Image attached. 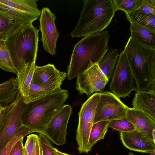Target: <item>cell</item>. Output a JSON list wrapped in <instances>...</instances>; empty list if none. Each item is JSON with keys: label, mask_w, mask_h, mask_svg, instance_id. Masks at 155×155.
Segmentation results:
<instances>
[{"label": "cell", "mask_w": 155, "mask_h": 155, "mask_svg": "<svg viewBox=\"0 0 155 155\" xmlns=\"http://www.w3.org/2000/svg\"><path fill=\"white\" fill-rule=\"evenodd\" d=\"M39 30L32 24L16 23L7 33L1 36L18 73L28 64L35 63Z\"/></svg>", "instance_id": "cell-1"}, {"label": "cell", "mask_w": 155, "mask_h": 155, "mask_svg": "<svg viewBox=\"0 0 155 155\" xmlns=\"http://www.w3.org/2000/svg\"><path fill=\"white\" fill-rule=\"evenodd\" d=\"M109 38L107 31H102L85 36L75 44L68 68V80L99 63L108 50Z\"/></svg>", "instance_id": "cell-2"}, {"label": "cell", "mask_w": 155, "mask_h": 155, "mask_svg": "<svg viewBox=\"0 0 155 155\" xmlns=\"http://www.w3.org/2000/svg\"><path fill=\"white\" fill-rule=\"evenodd\" d=\"M136 84V91L155 92V48L130 37L124 50Z\"/></svg>", "instance_id": "cell-3"}, {"label": "cell", "mask_w": 155, "mask_h": 155, "mask_svg": "<svg viewBox=\"0 0 155 155\" xmlns=\"http://www.w3.org/2000/svg\"><path fill=\"white\" fill-rule=\"evenodd\" d=\"M68 91L60 89L25 104L22 115L23 125L43 134L51 120L65 105Z\"/></svg>", "instance_id": "cell-4"}, {"label": "cell", "mask_w": 155, "mask_h": 155, "mask_svg": "<svg viewBox=\"0 0 155 155\" xmlns=\"http://www.w3.org/2000/svg\"><path fill=\"white\" fill-rule=\"evenodd\" d=\"M72 38L85 36L102 31L108 26L116 11L113 0H85Z\"/></svg>", "instance_id": "cell-5"}, {"label": "cell", "mask_w": 155, "mask_h": 155, "mask_svg": "<svg viewBox=\"0 0 155 155\" xmlns=\"http://www.w3.org/2000/svg\"><path fill=\"white\" fill-rule=\"evenodd\" d=\"M66 73L58 70L52 64L35 66L31 88L34 93L42 97L61 89L63 81L67 77Z\"/></svg>", "instance_id": "cell-6"}, {"label": "cell", "mask_w": 155, "mask_h": 155, "mask_svg": "<svg viewBox=\"0 0 155 155\" xmlns=\"http://www.w3.org/2000/svg\"><path fill=\"white\" fill-rule=\"evenodd\" d=\"M100 93H95L90 96L82 104L78 113L76 140L80 153L88 152L89 138L94 124L96 109Z\"/></svg>", "instance_id": "cell-7"}, {"label": "cell", "mask_w": 155, "mask_h": 155, "mask_svg": "<svg viewBox=\"0 0 155 155\" xmlns=\"http://www.w3.org/2000/svg\"><path fill=\"white\" fill-rule=\"evenodd\" d=\"M25 105L24 98L18 91L16 99L3 106L4 115L0 130V151L23 125L22 115Z\"/></svg>", "instance_id": "cell-8"}, {"label": "cell", "mask_w": 155, "mask_h": 155, "mask_svg": "<svg viewBox=\"0 0 155 155\" xmlns=\"http://www.w3.org/2000/svg\"><path fill=\"white\" fill-rule=\"evenodd\" d=\"M109 89L118 98L130 97L133 91H136V84L124 51L119 54Z\"/></svg>", "instance_id": "cell-9"}, {"label": "cell", "mask_w": 155, "mask_h": 155, "mask_svg": "<svg viewBox=\"0 0 155 155\" xmlns=\"http://www.w3.org/2000/svg\"><path fill=\"white\" fill-rule=\"evenodd\" d=\"M129 107L113 93H101L96 107L94 124L102 121L112 120L126 117Z\"/></svg>", "instance_id": "cell-10"}, {"label": "cell", "mask_w": 155, "mask_h": 155, "mask_svg": "<svg viewBox=\"0 0 155 155\" xmlns=\"http://www.w3.org/2000/svg\"><path fill=\"white\" fill-rule=\"evenodd\" d=\"M109 81L95 64L78 76L76 89L80 95L89 96L94 92H103Z\"/></svg>", "instance_id": "cell-11"}, {"label": "cell", "mask_w": 155, "mask_h": 155, "mask_svg": "<svg viewBox=\"0 0 155 155\" xmlns=\"http://www.w3.org/2000/svg\"><path fill=\"white\" fill-rule=\"evenodd\" d=\"M72 113L71 107L64 105L47 125L43 134L57 145L65 144L67 125Z\"/></svg>", "instance_id": "cell-12"}, {"label": "cell", "mask_w": 155, "mask_h": 155, "mask_svg": "<svg viewBox=\"0 0 155 155\" xmlns=\"http://www.w3.org/2000/svg\"><path fill=\"white\" fill-rule=\"evenodd\" d=\"M56 16L50 9L45 7L41 11L39 18L41 40L45 50L51 55L56 54V44L59 33L55 23Z\"/></svg>", "instance_id": "cell-13"}, {"label": "cell", "mask_w": 155, "mask_h": 155, "mask_svg": "<svg viewBox=\"0 0 155 155\" xmlns=\"http://www.w3.org/2000/svg\"><path fill=\"white\" fill-rule=\"evenodd\" d=\"M120 137L124 145L131 150L150 153L155 152V141L144 132L135 129L120 132Z\"/></svg>", "instance_id": "cell-14"}, {"label": "cell", "mask_w": 155, "mask_h": 155, "mask_svg": "<svg viewBox=\"0 0 155 155\" xmlns=\"http://www.w3.org/2000/svg\"><path fill=\"white\" fill-rule=\"evenodd\" d=\"M126 117L135 129L146 133L155 141V121L133 107L129 108Z\"/></svg>", "instance_id": "cell-15"}, {"label": "cell", "mask_w": 155, "mask_h": 155, "mask_svg": "<svg viewBox=\"0 0 155 155\" xmlns=\"http://www.w3.org/2000/svg\"><path fill=\"white\" fill-rule=\"evenodd\" d=\"M132 103L134 108L155 121V92L151 91H136Z\"/></svg>", "instance_id": "cell-16"}, {"label": "cell", "mask_w": 155, "mask_h": 155, "mask_svg": "<svg viewBox=\"0 0 155 155\" xmlns=\"http://www.w3.org/2000/svg\"><path fill=\"white\" fill-rule=\"evenodd\" d=\"M130 37L139 43L146 46L155 48V31L130 21Z\"/></svg>", "instance_id": "cell-17"}, {"label": "cell", "mask_w": 155, "mask_h": 155, "mask_svg": "<svg viewBox=\"0 0 155 155\" xmlns=\"http://www.w3.org/2000/svg\"><path fill=\"white\" fill-rule=\"evenodd\" d=\"M35 65V63L28 64L20 72L18 73L15 78L18 91L24 101L28 95Z\"/></svg>", "instance_id": "cell-18"}, {"label": "cell", "mask_w": 155, "mask_h": 155, "mask_svg": "<svg viewBox=\"0 0 155 155\" xmlns=\"http://www.w3.org/2000/svg\"><path fill=\"white\" fill-rule=\"evenodd\" d=\"M0 12L13 22L21 24H31L39 16L23 12L0 3Z\"/></svg>", "instance_id": "cell-19"}, {"label": "cell", "mask_w": 155, "mask_h": 155, "mask_svg": "<svg viewBox=\"0 0 155 155\" xmlns=\"http://www.w3.org/2000/svg\"><path fill=\"white\" fill-rule=\"evenodd\" d=\"M18 92L16 79L14 77L0 84V105L4 106L12 103Z\"/></svg>", "instance_id": "cell-20"}, {"label": "cell", "mask_w": 155, "mask_h": 155, "mask_svg": "<svg viewBox=\"0 0 155 155\" xmlns=\"http://www.w3.org/2000/svg\"><path fill=\"white\" fill-rule=\"evenodd\" d=\"M119 55L117 49L111 48L98 64L100 70L109 81L112 76Z\"/></svg>", "instance_id": "cell-21"}, {"label": "cell", "mask_w": 155, "mask_h": 155, "mask_svg": "<svg viewBox=\"0 0 155 155\" xmlns=\"http://www.w3.org/2000/svg\"><path fill=\"white\" fill-rule=\"evenodd\" d=\"M37 0H0V3L20 11L40 16L41 11L38 8Z\"/></svg>", "instance_id": "cell-22"}, {"label": "cell", "mask_w": 155, "mask_h": 155, "mask_svg": "<svg viewBox=\"0 0 155 155\" xmlns=\"http://www.w3.org/2000/svg\"><path fill=\"white\" fill-rule=\"evenodd\" d=\"M109 121H102L94 124L89 138L88 152L91 150L98 141L104 138L109 127Z\"/></svg>", "instance_id": "cell-23"}, {"label": "cell", "mask_w": 155, "mask_h": 155, "mask_svg": "<svg viewBox=\"0 0 155 155\" xmlns=\"http://www.w3.org/2000/svg\"><path fill=\"white\" fill-rule=\"evenodd\" d=\"M126 15L129 21H133L155 31V15L145 14L136 10Z\"/></svg>", "instance_id": "cell-24"}, {"label": "cell", "mask_w": 155, "mask_h": 155, "mask_svg": "<svg viewBox=\"0 0 155 155\" xmlns=\"http://www.w3.org/2000/svg\"><path fill=\"white\" fill-rule=\"evenodd\" d=\"M33 132L35 131L24 125L22 126L0 151V155H9L13 147L20 139Z\"/></svg>", "instance_id": "cell-25"}, {"label": "cell", "mask_w": 155, "mask_h": 155, "mask_svg": "<svg viewBox=\"0 0 155 155\" xmlns=\"http://www.w3.org/2000/svg\"><path fill=\"white\" fill-rule=\"evenodd\" d=\"M0 68L7 72L18 74L12 61L5 42L0 35Z\"/></svg>", "instance_id": "cell-26"}, {"label": "cell", "mask_w": 155, "mask_h": 155, "mask_svg": "<svg viewBox=\"0 0 155 155\" xmlns=\"http://www.w3.org/2000/svg\"><path fill=\"white\" fill-rule=\"evenodd\" d=\"M24 150V155H41L38 135L32 134L27 136Z\"/></svg>", "instance_id": "cell-27"}, {"label": "cell", "mask_w": 155, "mask_h": 155, "mask_svg": "<svg viewBox=\"0 0 155 155\" xmlns=\"http://www.w3.org/2000/svg\"><path fill=\"white\" fill-rule=\"evenodd\" d=\"M115 10L124 11L126 15L134 12L141 5L142 0H113Z\"/></svg>", "instance_id": "cell-28"}, {"label": "cell", "mask_w": 155, "mask_h": 155, "mask_svg": "<svg viewBox=\"0 0 155 155\" xmlns=\"http://www.w3.org/2000/svg\"><path fill=\"white\" fill-rule=\"evenodd\" d=\"M109 127L114 130L120 132H129L135 129L133 124L127 120L126 117L110 121Z\"/></svg>", "instance_id": "cell-29"}, {"label": "cell", "mask_w": 155, "mask_h": 155, "mask_svg": "<svg viewBox=\"0 0 155 155\" xmlns=\"http://www.w3.org/2000/svg\"><path fill=\"white\" fill-rule=\"evenodd\" d=\"M38 136L41 155H55L52 149L53 146L48 139L43 134H39Z\"/></svg>", "instance_id": "cell-30"}, {"label": "cell", "mask_w": 155, "mask_h": 155, "mask_svg": "<svg viewBox=\"0 0 155 155\" xmlns=\"http://www.w3.org/2000/svg\"><path fill=\"white\" fill-rule=\"evenodd\" d=\"M136 10L155 15V0H142L141 5Z\"/></svg>", "instance_id": "cell-31"}, {"label": "cell", "mask_w": 155, "mask_h": 155, "mask_svg": "<svg viewBox=\"0 0 155 155\" xmlns=\"http://www.w3.org/2000/svg\"><path fill=\"white\" fill-rule=\"evenodd\" d=\"M16 23L0 12V35L7 33Z\"/></svg>", "instance_id": "cell-32"}, {"label": "cell", "mask_w": 155, "mask_h": 155, "mask_svg": "<svg viewBox=\"0 0 155 155\" xmlns=\"http://www.w3.org/2000/svg\"><path fill=\"white\" fill-rule=\"evenodd\" d=\"M23 138H21L13 148L9 155H23L24 152Z\"/></svg>", "instance_id": "cell-33"}, {"label": "cell", "mask_w": 155, "mask_h": 155, "mask_svg": "<svg viewBox=\"0 0 155 155\" xmlns=\"http://www.w3.org/2000/svg\"><path fill=\"white\" fill-rule=\"evenodd\" d=\"M54 153L55 155H70L68 154L59 151L57 148L54 147L52 148Z\"/></svg>", "instance_id": "cell-34"}, {"label": "cell", "mask_w": 155, "mask_h": 155, "mask_svg": "<svg viewBox=\"0 0 155 155\" xmlns=\"http://www.w3.org/2000/svg\"><path fill=\"white\" fill-rule=\"evenodd\" d=\"M4 115V109L0 112V130L2 124Z\"/></svg>", "instance_id": "cell-35"}, {"label": "cell", "mask_w": 155, "mask_h": 155, "mask_svg": "<svg viewBox=\"0 0 155 155\" xmlns=\"http://www.w3.org/2000/svg\"><path fill=\"white\" fill-rule=\"evenodd\" d=\"M3 109V106L2 105H0V112Z\"/></svg>", "instance_id": "cell-36"}, {"label": "cell", "mask_w": 155, "mask_h": 155, "mask_svg": "<svg viewBox=\"0 0 155 155\" xmlns=\"http://www.w3.org/2000/svg\"><path fill=\"white\" fill-rule=\"evenodd\" d=\"M128 155H135L132 153L129 152V153H128Z\"/></svg>", "instance_id": "cell-37"}, {"label": "cell", "mask_w": 155, "mask_h": 155, "mask_svg": "<svg viewBox=\"0 0 155 155\" xmlns=\"http://www.w3.org/2000/svg\"><path fill=\"white\" fill-rule=\"evenodd\" d=\"M150 155H155V152L152 153H150Z\"/></svg>", "instance_id": "cell-38"}, {"label": "cell", "mask_w": 155, "mask_h": 155, "mask_svg": "<svg viewBox=\"0 0 155 155\" xmlns=\"http://www.w3.org/2000/svg\"><path fill=\"white\" fill-rule=\"evenodd\" d=\"M24 153H23V155H24Z\"/></svg>", "instance_id": "cell-39"}, {"label": "cell", "mask_w": 155, "mask_h": 155, "mask_svg": "<svg viewBox=\"0 0 155 155\" xmlns=\"http://www.w3.org/2000/svg\"></svg>", "instance_id": "cell-40"}]
</instances>
